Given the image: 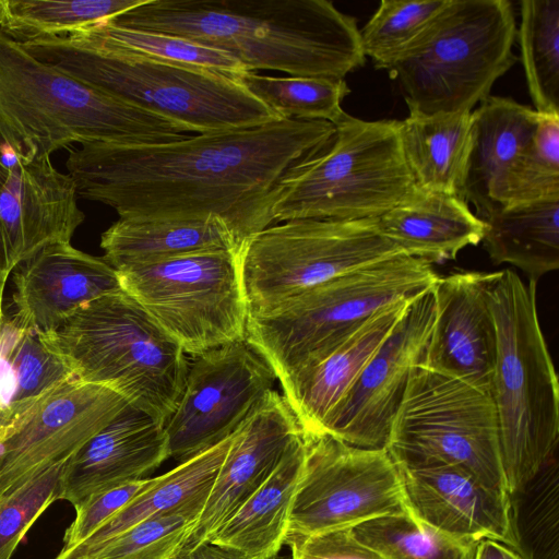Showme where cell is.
I'll use <instances>...</instances> for the list:
<instances>
[{
	"label": "cell",
	"mask_w": 559,
	"mask_h": 559,
	"mask_svg": "<svg viewBox=\"0 0 559 559\" xmlns=\"http://www.w3.org/2000/svg\"><path fill=\"white\" fill-rule=\"evenodd\" d=\"M72 456L49 466L0 500V559H11L28 530L59 500L61 476Z\"/></svg>",
	"instance_id": "cell-40"
},
{
	"label": "cell",
	"mask_w": 559,
	"mask_h": 559,
	"mask_svg": "<svg viewBox=\"0 0 559 559\" xmlns=\"http://www.w3.org/2000/svg\"><path fill=\"white\" fill-rule=\"evenodd\" d=\"M104 259L115 269L205 250L242 246L221 219L119 218L100 237Z\"/></svg>",
	"instance_id": "cell-29"
},
{
	"label": "cell",
	"mask_w": 559,
	"mask_h": 559,
	"mask_svg": "<svg viewBox=\"0 0 559 559\" xmlns=\"http://www.w3.org/2000/svg\"><path fill=\"white\" fill-rule=\"evenodd\" d=\"M192 357L178 405L164 424L168 459L178 464L230 437L277 379L246 341Z\"/></svg>",
	"instance_id": "cell-14"
},
{
	"label": "cell",
	"mask_w": 559,
	"mask_h": 559,
	"mask_svg": "<svg viewBox=\"0 0 559 559\" xmlns=\"http://www.w3.org/2000/svg\"><path fill=\"white\" fill-rule=\"evenodd\" d=\"M144 0H0V32L25 43L88 29Z\"/></svg>",
	"instance_id": "cell-32"
},
{
	"label": "cell",
	"mask_w": 559,
	"mask_h": 559,
	"mask_svg": "<svg viewBox=\"0 0 559 559\" xmlns=\"http://www.w3.org/2000/svg\"><path fill=\"white\" fill-rule=\"evenodd\" d=\"M152 480L153 478H142L117 486L76 507L75 518L64 532L60 551L73 549L90 538L110 516L147 488Z\"/></svg>",
	"instance_id": "cell-42"
},
{
	"label": "cell",
	"mask_w": 559,
	"mask_h": 559,
	"mask_svg": "<svg viewBox=\"0 0 559 559\" xmlns=\"http://www.w3.org/2000/svg\"><path fill=\"white\" fill-rule=\"evenodd\" d=\"M108 21L225 51L253 72L343 80L366 62L356 19L328 0H144Z\"/></svg>",
	"instance_id": "cell-2"
},
{
	"label": "cell",
	"mask_w": 559,
	"mask_h": 559,
	"mask_svg": "<svg viewBox=\"0 0 559 559\" xmlns=\"http://www.w3.org/2000/svg\"><path fill=\"white\" fill-rule=\"evenodd\" d=\"M206 499L146 519L87 555L63 559H177L193 536Z\"/></svg>",
	"instance_id": "cell-37"
},
{
	"label": "cell",
	"mask_w": 559,
	"mask_h": 559,
	"mask_svg": "<svg viewBox=\"0 0 559 559\" xmlns=\"http://www.w3.org/2000/svg\"><path fill=\"white\" fill-rule=\"evenodd\" d=\"M431 264L407 254L340 275L262 313H249L245 341L277 379L381 309L432 289Z\"/></svg>",
	"instance_id": "cell-9"
},
{
	"label": "cell",
	"mask_w": 559,
	"mask_h": 559,
	"mask_svg": "<svg viewBox=\"0 0 559 559\" xmlns=\"http://www.w3.org/2000/svg\"><path fill=\"white\" fill-rule=\"evenodd\" d=\"M167 459L164 423L128 403L69 460L59 500L75 509L97 493L142 479Z\"/></svg>",
	"instance_id": "cell-23"
},
{
	"label": "cell",
	"mask_w": 559,
	"mask_h": 559,
	"mask_svg": "<svg viewBox=\"0 0 559 559\" xmlns=\"http://www.w3.org/2000/svg\"><path fill=\"white\" fill-rule=\"evenodd\" d=\"M306 451V438L301 433L267 479L209 540L235 549L246 559L277 557L285 545L288 516Z\"/></svg>",
	"instance_id": "cell-26"
},
{
	"label": "cell",
	"mask_w": 559,
	"mask_h": 559,
	"mask_svg": "<svg viewBox=\"0 0 559 559\" xmlns=\"http://www.w3.org/2000/svg\"><path fill=\"white\" fill-rule=\"evenodd\" d=\"M69 35L130 55L231 78L247 71L237 59L225 51L177 36L119 26L108 20Z\"/></svg>",
	"instance_id": "cell-35"
},
{
	"label": "cell",
	"mask_w": 559,
	"mask_h": 559,
	"mask_svg": "<svg viewBox=\"0 0 559 559\" xmlns=\"http://www.w3.org/2000/svg\"><path fill=\"white\" fill-rule=\"evenodd\" d=\"M509 495L515 551L522 559H559V462L555 453Z\"/></svg>",
	"instance_id": "cell-34"
},
{
	"label": "cell",
	"mask_w": 559,
	"mask_h": 559,
	"mask_svg": "<svg viewBox=\"0 0 559 559\" xmlns=\"http://www.w3.org/2000/svg\"><path fill=\"white\" fill-rule=\"evenodd\" d=\"M448 0H382L359 29L364 55L386 70L424 32Z\"/></svg>",
	"instance_id": "cell-39"
},
{
	"label": "cell",
	"mask_w": 559,
	"mask_h": 559,
	"mask_svg": "<svg viewBox=\"0 0 559 559\" xmlns=\"http://www.w3.org/2000/svg\"><path fill=\"white\" fill-rule=\"evenodd\" d=\"M187 132L40 61L0 32V155L10 166L75 143L146 145L183 140Z\"/></svg>",
	"instance_id": "cell-3"
},
{
	"label": "cell",
	"mask_w": 559,
	"mask_h": 559,
	"mask_svg": "<svg viewBox=\"0 0 559 559\" xmlns=\"http://www.w3.org/2000/svg\"><path fill=\"white\" fill-rule=\"evenodd\" d=\"M385 450L397 466L455 465L508 492L490 394L420 365L413 369Z\"/></svg>",
	"instance_id": "cell-10"
},
{
	"label": "cell",
	"mask_w": 559,
	"mask_h": 559,
	"mask_svg": "<svg viewBox=\"0 0 559 559\" xmlns=\"http://www.w3.org/2000/svg\"><path fill=\"white\" fill-rule=\"evenodd\" d=\"M350 533L386 559H474L478 545L448 536L409 514L372 519L352 527Z\"/></svg>",
	"instance_id": "cell-38"
},
{
	"label": "cell",
	"mask_w": 559,
	"mask_h": 559,
	"mask_svg": "<svg viewBox=\"0 0 559 559\" xmlns=\"http://www.w3.org/2000/svg\"><path fill=\"white\" fill-rule=\"evenodd\" d=\"M485 277L459 271L437 280L433 323L419 365L490 394L497 345Z\"/></svg>",
	"instance_id": "cell-18"
},
{
	"label": "cell",
	"mask_w": 559,
	"mask_h": 559,
	"mask_svg": "<svg viewBox=\"0 0 559 559\" xmlns=\"http://www.w3.org/2000/svg\"><path fill=\"white\" fill-rule=\"evenodd\" d=\"M290 559H386L377 550L358 542L350 528L331 531L285 543Z\"/></svg>",
	"instance_id": "cell-43"
},
{
	"label": "cell",
	"mask_w": 559,
	"mask_h": 559,
	"mask_svg": "<svg viewBox=\"0 0 559 559\" xmlns=\"http://www.w3.org/2000/svg\"><path fill=\"white\" fill-rule=\"evenodd\" d=\"M483 246L495 264L508 263L527 281L559 267V197L508 205L484 219Z\"/></svg>",
	"instance_id": "cell-30"
},
{
	"label": "cell",
	"mask_w": 559,
	"mask_h": 559,
	"mask_svg": "<svg viewBox=\"0 0 559 559\" xmlns=\"http://www.w3.org/2000/svg\"><path fill=\"white\" fill-rule=\"evenodd\" d=\"M228 437L169 472L153 477L151 485L110 516L78 547L60 551L57 558L87 555L138 523L170 512L194 500L207 498L231 443Z\"/></svg>",
	"instance_id": "cell-31"
},
{
	"label": "cell",
	"mask_w": 559,
	"mask_h": 559,
	"mask_svg": "<svg viewBox=\"0 0 559 559\" xmlns=\"http://www.w3.org/2000/svg\"><path fill=\"white\" fill-rule=\"evenodd\" d=\"M69 174L50 157L11 166L0 188V273L9 275L41 248L71 242L85 216Z\"/></svg>",
	"instance_id": "cell-17"
},
{
	"label": "cell",
	"mask_w": 559,
	"mask_h": 559,
	"mask_svg": "<svg viewBox=\"0 0 559 559\" xmlns=\"http://www.w3.org/2000/svg\"><path fill=\"white\" fill-rule=\"evenodd\" d=\"M397 121L344 112L330 145L278 180L270 201L271 225L376 218L414 197L418 188L402 152Z\"/></svg>",
	"instance_id": "cell-7"
},
{
	"label": "cell",
	"mask_w": 559,
	"mask_h": 559,
	"mask_svg": "<svg viewBox=\"0 0 559 559\" xmlns=\"http://www.w3.org/2000/svg\"><path fill=\"white\" fill-rule=\"evenodd\" d=\"M559 197V115H540L514 173L510 204Z\"/></svg>",
	"instance_id": "cell-41"
},
{
	"label": "cell",
	"mask_w": 559,
	"mask_h": 559,
	"mask_svg": "<svg viewBox=\"0 0 559 559\" xmlns=\"http://www.w3.org/2000/svg\"><path fill=\"white\" fill-rule=\"evenodd\" d=\"M40 61L190 132L248 128L282 119L235 78L166 63L73 35L22 43Z\"/></svg>",
	"instance_id": "cell-5"
},
{
	"label": "cell",
	"mask_w": 559,
	"mask_h": 559,
	"mask_svg": "<svg viewBox=\"0 0 559 559\" xmlns=\"http://www.w3.org/2000/svg\"><path fill=\"white\" fill-rule=\"evenodd\" d=\"M401 254L405 253L381 233L378 217L271 225L239 252L249 313L265 312L340 275Z\"/></svg>",
	"instance_id": "cell-11"
},
{
	"label": "cell",
	"mask_w": 559,
	"mask_h": 559,
	"mask_svg": "<svg viewBox=\"0 0 559 559\" xmlns=\"http://www.w3.org/2000/svg\"><path fill=\"white\" fill-rule=\"evenodd\" d=\"M177 559H246L245 556L231 548L213 542H204L183 551Z\"/></svg>",
	"instance_id": "cell-44"
},
{
	"label": "cell",
	"mask_w": 559,
	"mask_h": 559,
	"mask_svg": "<svg viewBox=\"0 0 559 559\" xmlns=\"http://www.w3.org/2000/svg\"><path fill=\"white\" fill-rule=\"evenodd\" d=\"M14 318L41 334L53 331L81 306L121 290L117 271L71 242L48 245L13 271Z\"/></svg>",
	"instance_id": "cell-21"
},
{
	"label": "cell",
	"mask_w": 559,
	"mask_h": 559,
	"mask_svg": "<svg viewBox=\"0 0 559 559\" xmlns=\"http://www.w3.org/2000/svg\"><path fill=\"white\" fill-rule=\"evenodd\" d=\"M473 144L463 198L484 219L510 204L511 183L539 114L510 97L489 96L473 109Z\"/></svg>",
	"instance_id": "cell-24"
},
{
	"label": "cell",
	"mask_w": 559,
	"mask_h": 559,
	"mask_svg": "<svg viewBox=\"0 0 559 559\" xmlns=\"http://www.w3.org/2000/svg\"><path fill=\"white\" fill-rule=\"evenodd\" d=\"M115 390L70 378L0 438V500L74 455L123 409Z\"/></svg>",
	"instance_id": "cell-16"
},
{
	"label": "cell",
	"mask_w": 559,
	"mask_h": 559,
	"mask_svg": "<svg viewBox=\"0 0 559 559\" xmlns=\"http://www.w3.org/2000/svg\"><path fill=\"white\" fill-rule=\"evenodd\" d=\"M474 559H522L513 549L493 539H481Z\"/></svg>",
	"instance_id": "cell-45"
},
{
	"label": "cell",
	"mask_w": 559,
	"mask_h": 559,
	"mask_svg": "<svg viewBox=\"0 0 559 559\" xmlns=\"http://www.w3.org/2000/svg\"><path fill=\"white\" fill-rule=\"evenodd\" d=\"M397 126L402 152L417 188L463 198L473 144L472 111H408Z\"/></svg>",
	"instance_id": "cell-28"
},
{
	"label": "cell",
	"mask_w": 559,
	"mask_h": 559,
	"mask_svg": "<svg viewBox=\"0 0 559 559\" xmlns=\"http://www.w3.org/2000/svg\"><path fill=\"white\" fill-rule=\"evenodd\" d=\"M397 466V465H396ZM412 519L455 539H493L515 551L508 492L483 485L462 467L397 466Z\"/></svg>",
	"instance_id": "cell-20"
},
{
	"label": "cell",
	"mask_w": 559,
	"mask_h": 559,
	"mask_svg": "<svg viewBox=\"0 0 559 559\" xmlns=\"http://www.w3.org/2000/svg\"><path fill=\"white\" fill-rule=\"evenodd\" d=\"M304 436L306 459L285 543L409 514L397 466L385 449L349 445L330 435Z\"/></svg>",
	"instance_id": "cell-13"
},
{
	"label": "cell",
	"mask_w": 559,
	"mask_h": 559,
	"mask_svg": "<svg viewBox=\"0 0 559 559\" xmlns=\"http://www.w3.org/2000/svg\"><path fill=\"white\" fill-rule=\"evenodd\" d=\"M412 300L395 302L381 309L309 356L278 380L283 396L304 435H320L329 414L353 385Z\"/></svg>",
	"instance_id": "cell-22"
},
{
	"label": "cell",
	"mask_w": 559,
	"mask_h": 559,
	"mask_svg": "<svg viewBox=\"0 0 559 559\" xmlns=\"http://www.w3.org/2000/svg\"><path fill=\"white\" fill-rule=\"evenodd\" d=\"M516 29L534 110L559 115V0H522Z\"/></svg>",
	"instance_id": "cell-33"
},
{
	"label": "cell",
	"mask_w": 559,
	"mask_h": 559,
	"mask_svg": "<svg viewBox=\"0 0 559 559\" xmlns=\"http://www.w3.org/2000/svg\"><path fill=\"white\" fill-rule=\"evenodd\" d=\"M435 317L431 289L416 297L324 420L320 435L349 445L385 449L413 369L420 364Z\"/></svg>",
	"instance_id": "cell-15"
},
{
	"label": "cell",
	"mask_w": 559,
	"mask_h": 559,
	"mask_svg": "<svg viewBox=\"0 0 559 559\" xmlns=\"http://www.w3.org/2000/svg\"><path fill=\"white\" fill-rule=\"evenodd\" d=\"M301 433L286 399L275 390L270 391L233 433L186 550L207 542L233 516L267 479Z\"/></svg>",
	"instance_id": "cell-19"
},
{
	"label": "cell",
	"mask_w": 559,
	"mask_h": 559,
	"mask_svg": "<svg viewBox=\"0 0 559 559\" xmlns=\"http://www.w3.org/2000/svg\"><path fill=\"white\" fill-rule=\"evenodd\" d=\"M381 233L405 254L428 263L456 259L481 242L485 223L461 197L418 189L414 197L378 217Z\"/></svg>",
	"instance_id": "cell-25"
},
{
	"label": "cell",
	"mask_w": 559,
	"mask_h": 559,
	"mask_svg": "<svg viewBox=\"0 0 559 559\" xmlns=\"http://www.w3.org/2000/svg\"><path fill=\"white\" fill-rule=\"evenodd\" d=\"M7 281L8 278L4 277L1 273H0V321L3 319L4 317V312H3V309H2V302H3V293H4V287H5V284H7Z\"/></svg>",
	"instance_id": "cell-47"
},
{
	"label": "cell",
	"mask_w": 559,
	"mask_h": 559,
	"mask_svg": "<svg viewBox=\"0 0 559 559\" xmlns=\"http://www.w3.org/2000/svg\"><path fill=\"white\" fill-rule=\"evenodd\" d=\"M116 271L121 288L186 354L245 341L249 309L238 251L205 250Z\"/></svg>",
	"instance_id": "cell-12"
},
{
	"label": "cell",
	"mask_w": 559,
	"mask_h": 559,
	"mask_svg": "<svg viewBox=\"0 0 559 559\" xmlns=\"http://www.w3.org/2000/svg\"><path fill=\"white\" fill-rule=\"evenodd\" d=\"M274 559H290V558H289L288 556L282 557V556H280V555H278V556H277V557H275Z\"/></svg>",
	"instance_id": "cell-48"
},
{
	"label": "cell",
	"mask_w": 559,
	"mask_h": 559,
	"mask_svg": "<svg viewBox=\"0 0 559 559\" xmlns=\"http://www.w3.org/2000/svg\"><path fill=\"white\" fill-rule=\"evenodd\" d=\"M509 0H448L385 71L399 80L408 111L471 112L519 60Z\"/></svg>",
	"instance_id": "cell-8"
},
{
	"label": "cell",
	"mask_w": 559,
	"mask_h": 559,
	"mask_svg": "<svg viewBox=\"0 0 559 559\" xmlns=\"http://www.w3.org/2000/svg\"><path fill=\"white\" fill-rule=\"evenodd\" d=\"M44 336L75 379L115 390L164 424L175 412L186 353L123 289L81 306Z\"/></svg>",
	"instance_id": "cell-6"
},
{
	"label": "cell",
	"mask_w": 559,
	"mask_h": 559,
	"mask_svg": "<svg viewBox=\"0 0 559 559\" xmlns=\"http://www.w3.org/2000/svg\"><path fill=\"white\" fill-rule=\"evenodd\" d=\"M536 287L509 269L485 277L497 345L490 396L508 493L558 451L559 384L538 320Z\"/></svg>",
	"instance_id": "cell-4"
},
{
	"label": "cell",
	"mask_w": 559,
	"mask_h": 559,
	"mask_svg": "<svg viewBox=\"0 0 559 559\" xmlns=\"http://www.w3.org/2000/svg\"><path fill=\"white\" fill-rule=\"evenodd\" d=\"M282 119L322 120L335 124L350 93L346 81L310 76H271L245 71L235 78Z\"/></svg>",
	"instance_id": "cell-36"
},
{
	"label": "cell",
	"mask_w": 559,
	"mask_h": 559,
	"mask_svg": "<svg viewBox=\"0 0 559 559\" xmlns=\"http://www.w3.org/2000/svg\"><path fill=\"white\" fill-rule=\"evenodd\" d=\"M72 377L44 334L4 314L0 321V438Z\"/></svg>",
	"instance_id": "cell-27"
},
{
	"label": "cell",
	"mask_w": 559,
	"mask_h": 559,
	"mask_svg": "<svg viewBox=\"0 0 559 559\" xmlns=\"http://www.w3.org/2000/svg\"><path fill=\"white\" fill-rule=\"evenodd\" d=\"M11 166L7 163V160L0 155V188L5 182Z\"/></svg>",
	"instance_id": "cell-46"
},
{
	"label": "cell",
	"mask_w": 559,
	"mask_h": 559,
	"mask_svg": "<svg viewBox=\"0 0 559 559\" xmlns=\"http://www.w3.org/2000/svg\"><path fill=\"white\" fill-rule=\"evenodd\" d=\"M334 134L328 121L280 119L166 143L84 144L66 166L80 197L112 207L119 218H216L243 246L271 226L270 201L282 176L326 148Z\"/></svg>",
	"instance_id": "cell-1"
}]
</instances>
